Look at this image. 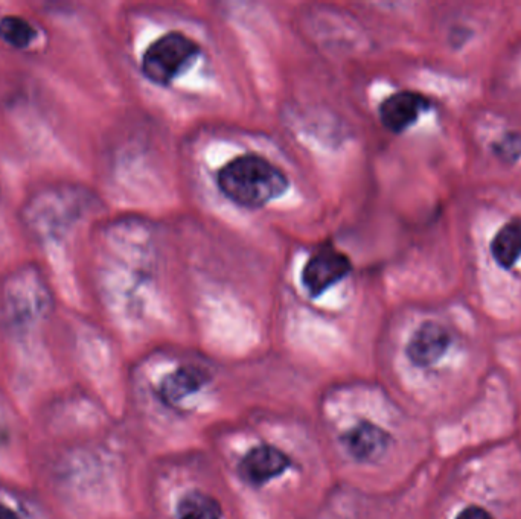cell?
Listing matches in <instances>:
<instances>
[{"mask_svg":"<svg viewBox=\"0 0 521 519\" xmlns=\"http://www.w3.org/2000/svg\"><path fill=\"white\" fill-rule=\"evenodd\" d=\"M5 305L17 320L42 316L51 305V293L36 268H20L4 284Z\"/></svg>","mask_w":521,"mask_h":519,"instance_id":"277c9868","label":"cell"},{"mask_svg":"<svg viewBox=\"0 0 521 519\" xmlns=\"http://www.w3.org/2000/svg\"><path fill=\"white\" fill-rule=\"evenodd\" d=\"M209 383V375L200 367L183 366L170 373L160 386V396L168 405L180 404Z\"/></svg>","mask_w":521,"mask_h":519,"instance_id":"30bf717a","label":"cell"},{"mask_svg":"<svg viewBox=\"0 0 521 519\" xmlns=\"http://www.w3.org/2000/svg\"><path fill=\"white\" fill-rule=\"evenodd\" d=\"M451 344V335L441 323H422L407 344L406 354L416 367L435 366Z\"/></svg>","mask_w":521,"mask_h":519,"instance_id":"52a82bcc","label":"cell"},{"mask_svg":"<svg viewBox=\"0 0 521 519\" xmlns=\"http://www.w3.org/2000/svg\"><path fill=\"white\" fill-rule=\"evenodd\" d=\"M83 212V194L74 186L58 185L32 195L22 209L26 229L40 239L58 238Z\"/></svg>","mask_w":521,"mask_h":519,"instance_id":"7a4b0ae2","label":"cell"},{"mask_svg":"<svg viewBox=\"0 0 521 519\" xmlns=\"http://www.w3.org/2000/svg\"><path fill=\"white\" fill-rule=\"evenodd\" d=\"M352 271V262L346 253L327 246L317 250L302 268V285L308 296L317 299L331 287L339 284Z\"/></svg>","mask_w":521,"mask_h":519,"instance_id":"5b68a950","label":"cell"},{"mask_svg":"<svg viewBox=\"0 0 521 519\" xmlns=\"http://www.w3.org/2000/svg\"><path fill=\"white\" fill-rule=\"evenodd\" d=\"M497 157L508 163L517 162L521 157V136L520 134L509 133L503 137L502 141L494 145Z\"/></svg>","mask_w":521,"mask_h":519,"instance_id":"5bb4252c","label":"cell"},{"mask_svg":"<svg viewBox=\"0 0 521 519\" xmlns=\"http://www.w3.org/2000/svg\"><path fill=\"white\" fill-rule=\"evenodd\" d=\"M291 460L281 449L259 445L250 449L240 463V474L247 483L263 486L290 468Z\"/></svg>","mask_w":521,"mask_h":519,"instance_id":"ba28073f","label":"cell"},{"mask_svg":"<svg viewBox=\"0 0 521 519\" xmlns=\"http://www.w3.org/2000/svg\"><path fill=\"white\" fill-rule=\"evenodd\" d=\"M349 456L362 463L375 462L389 448L390 436L371 422H360L343 436Z\"/></svg>","mask_w":521,"mask_h":519,"instance_id":"9c48e42d","label":"cell"},{"mask_svg":"<svg viewBox=\"0 0 521 519\" xmlns=\"http://www.w3.org/2000/svg\"><path fill=\"white\" fill-rule=\"evenodd\" d=\"M0 519H22L16 510L11 509L10 506L0 503Z\"/></svg>","mask_w":521,"mask_h":519,"instance_id":"2e32d148","label":"cell"},{"mask_svg":"<svg viewBox=\"0 0 521 519\" xmlns=\"http://www.w3.org/2000/svg\"><path fill=\"white\" fill-rule=\"evenodd\" d=\"M432 101L415 90H400L387 96L380 106L381 124L390 133L401 134L429 112Z\"/></svg>","mask_w":521,"mask_h":519,"instance_id":"8992f818","label":"cell"},{"mask_svg":"<svg viewBox=\"0 0 521 519\" xmlns=\"http://www.w3.org/2000/svg\"><path fill=\"white\" fill-rule=\"evenodd\" d=\"M36 28L19 16H5L0 20V39L13 48H28L36 40Z\"/></svg>","mask_w":521,"mask_h":519,"instance_id":"4fadbf2b","label":"cell"},{"mask_svg":"<svg viewBox=\"0 0 521 519\" xmlns=\"http://www.w3.org/2000/svg\"><path fill=\"white\" fill-rule=\"evenodd\" d=\"M221 194L244 209H261L288 191L287 174L259 154H243L217 172Z\"/></svg>","mask_w":521,"mask_h":519,"instance_id":"6da1fadb","label":"cell"},{"mask_svg":"<svg viewBox=\"0 0 521 519\" xmlns=\"http://www.w3.org/2000/svg\"><path fill=\"white\" fill-rule=\"evenodd\" d=\"M202 54L199 43L183 32L171 31L154 40L142 55V74L151 83L168 87L185 74Z\"/></svg>","mask_w":521,"mask_h":519,"instance_id":"3957f363","label":"cell"},{"mask_svg":"<svg viewBox=\"0 0 521 519\" xmlns=\"http://www.w3.org/2000/svg\"><path fill=\"white\" fill-rule=\"evenodd\" d=\"M491 253L503 270L515 267L521 259V218H512L500 227L491 241Z\"/></svg>","mask_w":521,"mask_h":519,"instance_id":"8fae6325","label":"cell"},{"mask_svg":"<svg viewBox=\"0 0 521 519\" xmlns=\"http://www.w3.org/2000/svg\"><path fill=\"white\" fill-rule=\"evenodd\" d=\"M220 503L205 492H189L177 504L176 519H221Z\"/></svg>","mask_w":521,"mask_h":519,"instance_id":"7c38bea8","label":"cell"},{"mask_svg":"<svg viewBox=\"0 0 521 519\" xmlns=\"http://www.w3.org/2000/svg\"><path fill=\"white\" fill-rule=\"evenodd\" d=\"M456 519H494L490 512H486L483 507L468 506L456 516Z\"/></svg>","mask_w":521,"mask_h":519,"instance_id":"9a60e30c","label":"cell"}]
</instances>
